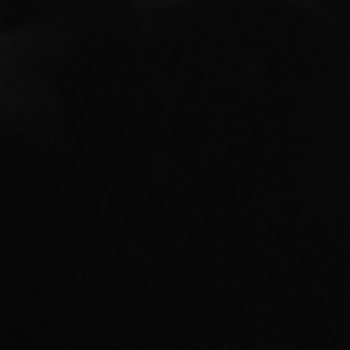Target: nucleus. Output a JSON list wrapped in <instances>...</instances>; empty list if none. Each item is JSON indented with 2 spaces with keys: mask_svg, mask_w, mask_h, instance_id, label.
<instances>
[]
</instances>
